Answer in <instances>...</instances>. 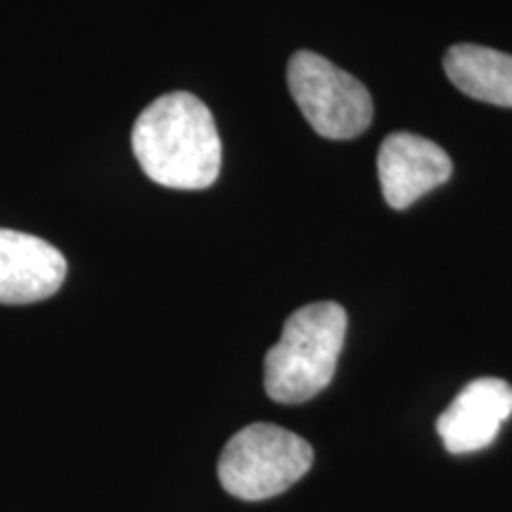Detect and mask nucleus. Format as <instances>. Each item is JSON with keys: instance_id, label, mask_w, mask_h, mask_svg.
<instances>
[{"instance_id": "f257e3e1", "label": "nucleus", "mask_w": 512, "mask_h": 512, "mask_svg": "<svg viewBox=\"0 0 512 512\" xmlns=\"http://www.w3.org/2000/svg\"><path fill=\"white\" fill-rule=\"evenodd\" d=\"M133 155L152 183L174 190H204L221 174V138L209 107L176 91L147 105L131 133Z\"/></svg>"}, {"instance_id": "f03ea898", "label": "nucleus", "mask_w": 512, "mask_h": 512, "mask_svg": "<svg viewBox=\"0 0 512 512\" xmlns=\"http://www.w3.org/2000/svg\"><path fill=\"white\" fill-rule=\"evenodd\" d=\"M349 318L337 302L294 311L266 354V394L278 403H304L332 382L347 339Z\"/></svg>"}, {"instance_id": "7ed1b4c3", "label": "nucleus", "mask_w": 512, "mask_h": 512, "mask_svg": "<svg viewBox=\"0 0 512 512\" xmlns=\"http://www.w3.org/2000/svg\"><path fill=\"white\" fill-rule=\"evenodd\" d=\"M313 465L306 439L268 422L233 434L219 458L221 486L240 501H266L297 484Z\"/></svg>"}, {"instance_id": "20e7f679", "label": "nucleus", "mask_w": 512, "mask_h": 512, "mask_svg": "<svg viewBox=\"0 0 512 512\" xmlns=\"http://www.w3.org/2000/svg\"><path fill=\"white\" fill-rule=\"evenodd\" d=\"M287 86L318 136L351 140L361 136L373 121V98L368 88L311 50H299L290 57Z\"/></svg>"}, {"instance_id": "39448f33", "label": "nucleus", "mask_w": 512, "mask_h": 512, "mask_svg": "<svg viewBox=\"0 0 512 512\" xmlns=\"http://www.w3.org/2000/svg\"><path fill=\"white\" fill-rule=\"evenodd\" d=\"M377 174L384 202L392 209H408L451 178L453 162L432 140L399 131L382 140Z\"/></svg>"}, {"instance_id": "423d86ee", "label": "nucleus", "mask_w": 512, "mask_h": 512, "mask_svg": "<svg viewBox=\"0 0 512 512\" xmlns=\"http://www.w3.org/2000/svg\"><path fill=\"white\" fill-rule=\"evenodd\" d=\"M512 415V387L498 377L470 382L439 415L437 432L453 456L491 446Z\"/></svg>"}, {"instance_id": "0eeeda50", "label": "nucleus", "mask_w": 512, "mask_h": 512, "mask_svg": "<svg viewBox=\"0 0 512 512\" xmlns=\"http://www.w3.org/2000/svg\"><path fill=\"white\" fill-rule=\"evenodd\" d=\"M67 278V261L50 242L0 228V304H36L53 297Z\"/></svg>"}, {"instance_id": "6e6552de", "label": "nucleus", "mask_w": 512, "mask_h": 512, "mask_svg": "<svg viewBox=\"0 0 512 512\" xmlns=\"http://www.w3.org/2000/svg\"><path fill=\"white\" fill-rule=\"evenodd\" d=\"M446 76L460 93L496 107H512V55L458 43L444 57Z\"/></svg>"}]
</instances>
